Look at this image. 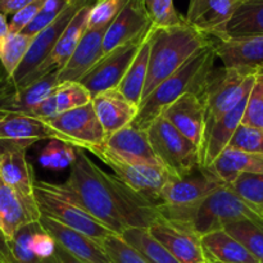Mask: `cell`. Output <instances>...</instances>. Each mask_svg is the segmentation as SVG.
<instances>
[{
    "label": "cell",
    "mask_w": 263,
    "mask_h": 263,
    "mask_svg": "<svg viewBox=\"0 0 263 263\" xmlns=\"http://www.w3.org/2000/svg\"><path fill=\"white\" fill-rule=\"evenodd\" d=\"M62 186L92 217L118 236L131 228L149 229L161 217L154 203L134 192L117 176L103 171L84 149L77 148V158Z\"/></svg>",
    "instance_id": "6da1fadb"
},
{
    "label": "cell",
    "mask_w": 263,
    "mask_h": 263,
    "mask_svg": "<svg viewBox=\"0 0 263 263\" xmlns=\"http://www.w3.org/2000/svg\"><path fill=\"white\" fill-rule=\"evenodd\" d=\"M211 43L212 39L193 28L186 21L172 27L152 28L148 79L141 100Z\"/></svg>",
    "instance_id": "7a4b0ae2"
},
{
    "label": "cell",
    "mask_w": 263,
    "mask_h": 263,
    "mask_svg": "<svg viewBox=\"0 0 263 263\" xmlns=\"http://www.w3.org/2000/svg\"><path fill=\"white\" fill-rule=\"evenodd\" d=\"M215 59L217 55L212 41L194 54L179 71L158 85L149 97L141 100L139 115L133 125L146 131L151 123L182 95L193 92L199 97L211 71L215 68Z\"/></svg>",
    "instance_id": "3957f363"
},
{
    "label": "cell",
    "mask_w": 263,
    "mask_h": 263,
    "mask_svg": "<svg viewBox=\"0 0 263 263\" xmlns=\"http://www.w3.org/2000/svg\"><path fill=\"white\" fill-rule=\"evenodd\" d=\"M225 185L211 168L198 167L184 176L170 175L162 187L158 211L162 217L192 228L193 218L208 195Z\"/></svg>",
    "instance_id": "277c9868"
},
{
    "label": "cell",
    "mask_w": 263,
    "mask_h": 263,
    "mask_svg": "<svg viewBox=\"0 0 263 263\" xmlns=\"http://www.w3.org/2000/svg\"><path fill=\"white\" fill-rule=\"evenodd\" d=\"M259 71L244 68H213L199 98L205 110L204 135L213 123L248 98Z\"/></svg>",
    "instance_id": "5b68a950"
},
{
    "label": "cell",
    "mask_w": 263,
    "mask_h": 263,
    "mask_svg": "<svg viewBox=\"0 0 263 263\" xmlns=\"http://www.w3.org/2000/svg\"><path fill=\"white\" fill-rule=\"evenodd\" d=\"M33 195L41 216L80 231L99 243L109 235H113L109 229L82 208L63 189L62 184L35 180Z\"/></svg>",
    "instance_id": "8992f818"
},
{
    "label": "cell",
    "mask_w": 263,
    "mask_h": 263,
    "mask_svg": "<svg viewBox=\"0 0 263 263\" xmlns=\"http://www.w3.org/2000/svg\"><path fill=\"white\" fill-rule=\"evenodd\" d=\"M157 158L170 175L184 176L200 167V151L177 131L163 116L157 117L146 128Z\"/></svg>",
    "instance_id": "52a82bcc"
},
{
    "label": "cell",
    "mask_w": 263,
    "mask_h": 263,
    "mask_svg": "<svg viewBox=\"0 0 263 263\" xmlns=\"http://www.w3.org/2000/svg\"><path fill=\"white\" fill-rule=\"evenodd\" d=\"M84 151L90 152L92 156L97 157L115 172V176H117L123 184L151 200L158 208L162 187L164 186L170 176L163 166L127 161L115 152L109 151L103 144L87 146Z\"/></svg>",
    "instance_id": "ba28073f"
},
{
    "label": "cell",
    "mask_w": 263,
    "mask_h": 263,
    "mask_svg": "<svg viewBox=\"0 0 263 263\" xmlns=\"http://www.w3.org/2000/svg\"><path fill=\"white\" fill-rule=\"evenodd\" d=\"M251 220L263 226V218L246 204L230 185L225 184L208 195L193 218L192 228L199 236L220 230L229 222Z\"/></svg>",
    "instance_id": "9c48e42d"
},
{
    "label": "cell",
    "mask_w": 263,
    "mask_h": 263,
    "mask_svg": "<svg viewBox=\"0 0 263 263\" xmlns=\"http://www.w3.org/2000/svg\"><path fill=\"white\" fill-rule=\"evenodd\" d=\"M95 2H98V0H77V2L69 3L68 7L61 13V15L51 25H49L41 32L33 36V40L31 43V46L28 49L27 54H26L25 59L20 64L17 71L13 73V76L8 79L7 81L2 82L0 90L2 91H9V90L22 87L26 84V81L30 79L31 74L49 58L51 51L55 48L58 40L61 39L62 33L64 32L67 26L71 23V21L73 20L77 12L84 5Z\"/></svg>",
    "instance_id": "30bf717a"
},
{
    "label": "cell",
    "mask_w": 263,
    "mask_h": 263,
    "mask_svg": "<svg viewBox=\"0 0 263 263\" xmlns=\"http://www.w3.org/2000/svg\"><path fill=\"white\" fill-rule=\"evenodd\" d=\"M152 30V28H151ZM151 30L141 37L118 46L115 50L104 54L100 61H98L81 79L80 84L84 85L90 91L91 97L100 94L105 90L117 89L125 74L127 73L131 63L135 59L141 44L149 35Z\"/></svg>",
    "instance_id": "8fae6325"
},
{
    "label": "cell",
    "mask_w": 263,
    "mask_h": 263,
    "mask_svg": "<svg viewBox=\"0 0 263 263\" xmlns=\"http://www.w3.org/2000/svg\"><path fill=\"white\" fill-rule=\"evenodd\" d=\"M43 120L58 134L62 141L71 144L74 148L85 149L100 145L107 136L98 120L92 103Z\"/></svg>",
    "instance_id": "7c38bea8"
},
{
    "label": "cell",
    "mask_w": 263,
    "mask_h": 263,
    "mask_svg": "<svg viewBox=\"0 0 263 263\" xmlns=\"http://www.w3.org/2000/svg\"><path fill=\"white\" fill-rule=\"evenodd\" d=\"M149 233L181 263H208L200 236L193 229L159 217L149 226Z\"/></svg>",
    "instance_id": "4fadbf2b"
},
{
    "label": "cell",
    "mask_w": 263,
    "mask_h": 263,
    "mask_svg": "<svg viewBox=\"0 0 263 263\" xmlns=\"http://www.w3.org/2000/svg\"><path fill=\"white\" fill-rule=\"evenodd\" d=\"M240 0H190L185 21L212 40H226V30Z\"/></svg>",
    "instance_id": "5bb4252c"
},
{
    "label": "cell",
    "mask_w": 263,
    "mask_h": 263,
    "mask_svg": "<svg viewBox=\"0 0 263 263\" xmlns=\"http://www.w3.org/2000/svg\"><path fill=\"white\" fill-rule=\"evenodd\" d=\"M41 213L35 198L21 194L0 179V231L8 243L22 228L39 222Z\"/></svg>",
    "instance_id": "9a60e30c"
},
{
    "label": "cell",
    "mask_w": 263,
    "mask_h": 263,
    "mask_svg": "<svg viewBox=\"0 0 263 263\" xmlns=\"http://www.w3.org/2000/svg\"><path fill=\"white\" fill-rule=\"evenodd\" d=\"M152 27L153 25L146 12L144 0H128L105 32L103 53L107 54L118 46L141 37Z\"/></svg>",
    "instance_id": "2e32d148"
},
{
    "label": "cell",
    "mask_w": 263,
    "mask_h": 263,
    "mask_svg": "<svg viewBox=\"0 0 263 263\" xmlns=\"http://www.w3.org/2000/svg\"><path fill=\"white\" fill-rule=\"evenodd\" d=\"M95 3H89V4L84 5L77 12L73 20L71 21V23L67 26L64 32L62 33L61 39L58 40L55 48L51 51L49 58L31 74V77L26 81L23 86L32 84L36 80L41 79V77L46 76V74L51 73V72H59L66 66V63L69 61L72 54L76 50L79 43L81 41L85 31L87 30V21H89L90 10H91V7Z\"/></svg>",
    "instance_id": "e0dca14e"
},
{
    "label": "cell",
    "mask_w": 263,
    "mask_h": 263,
    "mask_svg": "<svg viewBox=\"0 0 263 263\" xmlns=\"http://www.w3.org/2000/svg\"><path fill=\"white\" fill-rule=\"evenodd\" d=\"M40 223L55 243L63 247L80 261L85 263H113L102 243L95 239L45 216H41Z\"/></svg>",
    "instance_id": "ac0fdd59"
},
{
    "label": "cell",
    "mask_w": 263,
    "mask_h": 263,
    "mask_svg": "<svg viewBox=\"0 0 263 263\" xmlns=\"http://www.w3.org/2000/svg\"><path fill=\"white\" fill-rule=\"evenodd\" d=\"M58 139V134L43 118L25 113H0V141L30 148L40 140Z\"/></svg>",
    "instance_id": "d6986e66"
},
{
    "label": "cell",
    "mask_w": 263,
    "mask_h": 263,
    "mask_svg": "<svg viewBox=\"0 0 263 263\" xmlns=\"http://www.w3.org/2000/svg\"><path fill=\"white\" fill-rule=\"evenodd\" d=\"M164 118L199 148L204 139L205 110L197 94L182 95L163 112Z\"/></svg>",
    "instance_id": "ffe728a7"
},
{
    "label": "cell",
    "mask_w": 263,
    "mask_h": 263,
    "mask_svg": "<svg viewBox=\"0 0 263 263\" xmlns=\"http://www.w3.org/2000/svg\"><path fill=\"white\" fill-rule=\"evenodd\" d=\"M91 103L107 136L131 125L139 115V105L127 99L118 89L105 90L95 95Z\"/></svg>",
    "instance_id": "44dd1931"
},
{
    "label": "cell",
    "mask_w": 263,
    "mask_h": 263,
    "mask_svg": "<svg viewBox=\"0 0 263 263\" xmlns=\"http://www.w3.org/2000/svg\"><path fill=\"white\" fill-rule=\"evenodd\" d=\"M212 41L223 67L263 71V36Z\"/></svg>",
    "instance_id": "7402d4cb"
},
{
    "label": "cell",
    "mask_w": 263,
    "mask_h": 263,
    "mask_svg": "<svg viewBox=\"0 0 263 263\" xmlns=\"http://www.w3.org/2000/svg\"><path fill=\"white\" fill-rule=\"evenodd\" d=\"M27 148L0 141V179L21 194L35 198L33 168L26 156Z\"/></svg>",
    "instance_id": "603a6c76"
},
{
    "label": "cell",
    "mask_w": 263,
    "mask_h": 263,
    "mask_svg": "<svg viewBox=\"0 0 263 263\" xmlns=\"http://www.w3.org/2000/svg\"><path fill=\"white\" fill-rule=\"evenodd\" d=\"M109 26L87 28L66 66L59 71L58 80L62 82H76L104 55L103 41Z\"/></svg>",
    "instance_id": "cb8c5ba5"
},
{
    "label": "cell",
    "mask_w": 263,
    "mask_h": 263,
    "mask_svg": "<svg viewBox=\"0 0 263 263\" xmlns=\"http://www.w3.org/2000/svg\"><path fill=\"white\" fill-rule=\"evenodd\" d=\"M59 72H51L35 82L9 91L0 90V113L31 115L59 85Z\"/></svg>",
    "instance_id": "d4e9b609"
},
{
    "label": "cell",
    "mask_w": 263,
    "mask_h": 263,
    "mask_svg": "<svg viewBox=\"0 0 263 263\" xmlns=\"http://www.w3.org/2000/svg\"><path fill=\"white\" fill-rule=\"evenodd\" d=\"M247 102H248V98H246L231 112L216 121L210 131L205 134L202 146H200V166L205 168L212 166L217 157L230 145L234 134L243 122Z\"/></svg>",
    "instance_id": "484cf974"
},
{
    "label": "cell",
    "mask_w": 263,
    "mask_h": 263,
    "mask_svg": "<svg viewBox=\"0 0 263 263\" xmlns=\"http://www.w3.org/2000/svg\"><path fill=\"white\" fill-rule=\"evenodd\" d=\"M103 145L127 161L161 164L152 148L146 131L135 127L133 123L108 135Z\"/></svg>",
    "instance_id": "4316f807"
},
{
    "label": "cell",
    "mask_w": 263,
    "mask_h": 263,
    "mask_svg": "<svg viewBox=\"0 0 263 263\" xmlns=\"http://www.w3.org/2000/svg\"><path fill=\"white\" fill-rule=\"evenodd\" d=\"M91 102L92 97L90 91L79 81L62 82L40 105L31 112L30 116L37 118H50Z\"/></svg>",
    "instance_id": "83f0119b"
},
{
    "label": "cell",
    "mask_w": 263,
    "mask_h": 263,
    "mask_svg": "<svg viewBox=\"0 0 263 263\" xmlns=\"http://www.w3.org/2000/svg\"><path fill=\"white\" fill-rule=\"evenodd\" d=\"M203 251L208 261L216 263H258L236 239L223 229L200 236Z\"/></svg>",
    "instance_id": "f1b7e54d"
},
{
    "label": "cell",
    "mask_w": 263,
    "mask_h": 263,
    "mask_svg": "<svg viewBox=\"0 0 263 263\" xmlns=\"http://www.w3.org/2000/svg\"><path fill=\"white\" fill-rule=\"evenodd\" d=\"M208 168L225 184L231 185L243 174H263V154L248 153L228 146Z\"/></svg>",
    "instance_id": "f546056e"
},
{
    "label": "cell",
    "mask_w": 263,
    "mask_h": 263,
    "mask_svg": "<svg viewBox=\"0 0 263 263\" xmlns=\"http://www.w3.org/2000/svg\"><path fill=\"white\" fill-rule=\"evenodd\" d=\"M263 36V0H240L226 30V39Z\"/></svg>",
    "instance_id": "4dcf8cb0"
},
{
    "label": "cell",
    "mask_w": 263,
    "mask_h": 263,
    "mask_svg": "<svg viewBox=\"0 0 263 263\" xmlns=\"http://www.w3.org/2000/svg\"><path fill=\"white\" fill-rule=\"evenodd\" d=\"M151 32L146 36L144 43L141 44L135 59L131 63L130 68H128L127 73L125 74L120 86L117 87L127 99H130L131 102L138 105H140L141 99H143L144 87H145L146 79H148L149 55H151Z\"/></svg>",
    "instance_id": "1f68e13d"
},
{
    "label": "cell",
    "mask_w": 263,
    "mask_h": 263,
    "mask_svg": "<svg viewBox=\"0 0 263 263\" xmlns=\"http://www.w3.org/2000/svg\"><path fill=\"white\" fill-rule=\"evenodd\" d=\"M121 238L145 257L149 263H181L151 235L148 229H127Z\"/></svg>",
    "instance_id": "d6a6232c"
},
{
    "label": "cell",
    "mask_w": 263,
    "mask_h": 263,
    "mask_svg": "<svg viewBox=\"0 0 263 263\" xmlns=\"http://www.w3.org/2000/svg\"><path fill=\"white\" fill-rule=\"evenodd\" d=\"M32 40L33 36H28L26 33H9L0 44V63L4 73L0 82L7 81L17 71L25 59Z\"/></svg>",
    "instance_id": "836d02e7"
},
{
    "label": "cell",
    "mask_w": 263,
    "mask_h": 263,
    "mask_svg": "<svg viewBox=\"0 0 263 263\" xmlns=\"http://www.w3.org/2000/svg\"><path fill=\"white\" fill-rule=\"evenodd\" d=\"M234 239L239 241L249 253L263 263V226L251 220H239L223 226Z\"/></svg>",
    "instance_id": "e575fe53"
},
{
    "label": "cell",
    "mask_w": 263,
    "mask_h": 263,
    "mask_svg": "<svg viewBox=\"0 0 263 263\" xmlns=\"http://www.w3.org/2000/svg\"><path fill=\"white\" fill-rule=\"evenodd\" d=\"M230 186L249 208L263 218V174H243Z\"/></svg>",
    "instance_id": "d590c367"
},
{
    "label": "cell",
    "mask_w": 263,
    "mask_h": 263,
    "mask_svg": "<svg viewBox=\"0 0 263 263\" xmlns=\"http://www.w3.org/2000/svg\"><path fill=\"white\" fill-rule=\"evenodd\" d=\"M77 158V148L58 139H51L41 149L39 163L45 168L64 170L72 167Z\"/></svg>",
    "instance_id": "8d00e7d4"
},
{
    "label": "cell",
    "mask_w": 263,
    "mask_h": 263,
    "mask_svg": "<svg viewBox=\"0 0 263 263\" xmlns=\"http://www.w3.org/2000/svg\"><path fill=\"white\" fill-rule=\"evenodd\" d=\"M144 4L153 27H172L185 22V17L175 8L174 0H144Z\"/></svg>",
    "instance_id": "74e56055"
},
{
    "label": "cell",
    "mask_w": 263,
    "mask_h": 263,
    "mask_svg": "<svg viewBox=\"0 0 263 263\" xmlns=\"http://www.w3.org/2000/svg\"><path fill=\"white\" fill-rule=\"evenodd\" d=\"M39 225H40V221L25 226L9 241V248L15 263H39L31 246L32 236Z\"/></svg>",
    "instance_id": "f35d334b"
},
{
    "label": "cell",
    "mask_w": 263,
    "mask_h": 263,
    "mask_svg": "<svg viewBox=\"0 0 263 263\" xmlns=\"http://www.w3.org/2000/svg\"><path fill=\"white\" fill-rule=\"evenodd\" d=\"M102 246L113 263H149L148 259L141 256L134 247L115 234L105 238L102 241Z\"/></svg>",
    "instance_id": "ab89813d"
},
{
    "label": "cell",
    "mask_w": 263,
    "mask_h": 263,
    "mask_svg": "<svg viewBox=\"0 0 263 263\" xmlns=\"http://www.w3.org/2000/svg\"><path fill=\"white\" fill-rule=\"evenodd\" d=\"M241 123L263 128V71L257 73L256 81L249 92Z\"/></svg>",
    "instance_id": "60d3db41"
},
{
    "label": "cell",
    "mask_w": 263,
    "mask_h": 263,
    "mask_svg": "<svg viewBox=\"0 0 263 263\" xmlns=\"http://www.w3.org/2000/svg\"><path fill=\"white\" fill-rule=\"evenodd\" d=\"M127 3L128 0H98L90 10L87 28L109 26Z\"/></svg>",
    "instance_id": "b9f144b4"
},
{
    "label": "cell",
    "mask_w": 263,
    "mask_h": 263,
    "mask_svg": "<svg viewBox=\"0 0 263 263\" xmlns=\"http://www.w3.org/2000/svg\"><path fill=\"white\" fill-rule=\"evenodd\" d=\"M229 146L248 153L263 154V128L241 123L234 134Z\"/></svg>",
    "instance_id": "7bdbcfd3"
},
{
    "label": "cell",
    "mask_w": 263,
    "mask_h": 263,
    "mask_svg": "<svg viewBox=\"0 0 263 263\" xmlns=\"http://www.w3.org/2000/svg\"><path fill=\"white\" fill-rule=\"evenodd\" d=\"M68 0H46L44 4L43 9L40 10L35 20L22 31V33H26L28 36H36L39 32L48 27L49 25L54 22L57 18L61 15V13L68 7Z\"/></svg>",
    "instance_id": "ee69618b"
},
{
    "label": "cell",
    "mask_w": 263,
    "mask_h": 263,
    "mask_svg": "<svg viewBox=\"0 0 263 263\" xmlns=\"http://www.w3.org/2000/svg\"><path fill=\"white\" fill-rule=\"evenodd\" d=\"M46 0H33L30 4L15 13L9 22V33H20L35 20L36 15L43 9Z\"/></svg>",
    "instance_id": "f6af8a7d"
},
{
    "label": "cell",
    "mask_w": 263,
    "mask_h": 263,
    "mask_svg": "<svg viewBox=\"0 0 263 263\" xmlns=\"http://www.w3.org/2000/svg\"><path fill=\"white\" fill-rule=\"evenodd\" d=\"M31 2L33 0H0V12L5 15H14Z\"/></svg>",
    "instance_id": "bcb514c9"
},
{
    "label": "cell",
    "mask_w": 263,
    "mask_h": 263,
    "mask_svg": "<svg viewBox=\"0 0 263 263\" xmlns=\"http://www.w3.org/2000/svg\"><path fill=\"white\" fill-rule=\"evenodd\" d=\"M0 263H15L10 252L9 243L2 231H0Z\"/></svg>",
    "instance_id": "7dc6e473"
},
{
    "label": "cell",
    "mask_w": 263,
    "mask_h": 263,
    "mask_svg": "<svg viewBox=\"0 0 263 263\" xmlns=\"http://www.w3.org/2000/svg\"><path fill=\"white\" fill-rule=\"evenodd\" d=\"M55 258L58 263H85L80 261V259L76 258L74 256H72L68 251H66V249L62 246H59L58 243H57L55 248Z\"/></svg>",
    "instance_id": "c3c4849f"
},
{
    "label": "cell",
    "mask_w": 263,
    "mask_h": 263,
    "mask_svg": "<svg viewBox=\"0 0 263 263\" xmlns=\"http://www.w3.org/2000/svg\"><path fill=\"white\" fill-rule=\"evenodd\" d=\"M9 35V22L7 21V15L0 12V44Z\"/></svg>",
    "instance_id": "681fc988"
},
{
    "label": "cell",
    "mask_w": 263,
    "mask_h": 263,
    "mask_svg": "<svg viewBox=\"0 0 263 263\" xmlns=\"http://www.w3.org/2000/svg\"><path fill=\"white\" fill-rule=\"evenodd\" d=\"M69 3H72V2H77V0H68Z\"/></svg>",
    "instance_id": "f907efd6"
},
{
    "label": "cell",
    "mask_w": 263,
    "mask_h": 263,
    "mask_svg": "<svg viewBox=\"0 0 263 263\" xmlns=\"http://www.w3.org/2000/svg\"><path fill=\"white\" fill-rule=\"evenodd\" d=\"M208 263H215V262H211V261H208Z\"/></svg>",
    "instance_id": "816d5d0a"
},
{
    "label": "cell",
    "mask_w": 263,
    "mask_h": 263,
    "mask_svg": "<svg viewBox=\"0 0 263 263\" xmlns=\"http://www.w3.org/2000/svg\"><path fill=\"white\" fill-rule=\"evenodd\" d=\"M215 263H216V262H215ZM258 263H262V262H258Z\"/></svg>",
    "instance_id": "f5cc1de1"
}]
</instances>
